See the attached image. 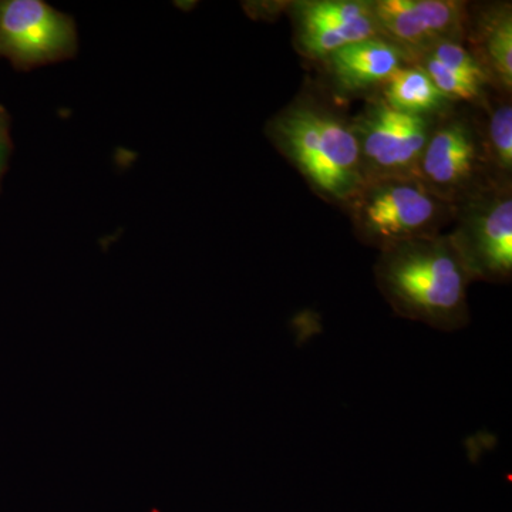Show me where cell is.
Masks as SVG:
<instances>
[{
	"label": "cell",
	"instance_id": "6da1fadb",
	"mask_svg": "<svg viewBox=\"0 0 512 512\" xmlns=\"http://www.w3.org/2000/svg\"><path fill=\"white\" fill-rule=\"evenodd\" d=\"M375 279L390 308L404 319L446 332L470 322L467 291L473 276L450 234L382 249Z\"/></svg>",
	"mask_w": 512,
	"mask_h": 512
},
{
	"label": "cell",
	"instance_id": "52a82bcc",
	"mask_svg": "<svg viewBox=\"0 0 512 512\" xmlns=\"http://www.w3.org/2000/svg\"><path fill=\"white\" fill-rule=\"evenodd\" d=\"M79 52L72 16L43 0H0V57L23 72L62 63Z\"/></svg>",
	"mask_w": 512,
	"mask_h": 512
},
{
	"label": "cell",
	"instance_id": "7a4b0ae2",
	"mask_svg": "<svg viewBox=\"0 0 512 512\" xmlns=\"http://www.w3.org/2000/svg\"><path fill=\"white\" fill-rule=\"evenodd\" d=\"M266 136L325 201L345 207L366 183L352 121L322 101L293 100L269 120Z\"/></svg>",
	"mask_w": 512,
	"mask_h": 512
},
{
	"label": "cell",
	"instance_id": "5b68a950",
	"mask_svg": "<svg viewBox=\"0 0 512 512\" xmlns=\"http://www.w3.org/2000/svg\"><path fill=\"white\" fill-rule=\"evenodd\" d=\"M448 232L473 281L505 284L512 276V184L495 183L456 205Z\"/></svg>",
	"mask_w": 512,
	"mask_h": 512
},
{
	"label": "cell",
	"instance_id": "5bb4252c",
	"mask_svg": "<svg viewBox=\"0 0 512 512\" xmlns=\"http://www.w3.org/2000/svg\"><path fill=\"white\" fill-rule=\"evenodd\" d=\"M13 144L10 137V116L5 107L0 106V184L12 156Z\"/></svg>",
	"mask_w": 512,
	"mask_h": 512
},
{
	"label": "cell",
	"instance_id": "30bf717a",
	"mask_svg": "<svg viewBox=\"0 0 512 512\" xmlns=\"http://www.w3.org/2000/svg\"><path fill=\"white\" fill-rule=\"evenodd\" d=\"M322 62L336 90L349 96L380 90L393 73L409 64V57L399 46L380 36L342 47Z\"/></svg>",
	"mask_w": 512,
	"mask_h": 512
},
{
	"label": "cell",
	"instance_id": "3957f363",
	"mask_svg": "<svg viewBox=\"0 0 512 512\" xmlns=\"http://www.w3.org/2000/svg\"><path fill=\"white\" fill-rule=\"evenodd\" d=\"M343 208L357 239L379 251L444 234L456 217V205L441 200L417 177L367 180Z\"/></svg>",
	"mask_w": 512,
	"mask_h": 512
},
{
	"label": "cell",
	"instance_id": "4fadbf2b",
	"mask_svg": "<svg viewBox=\"0 0 512 512\" xmlns=\"http://www.w3.org/2000/svg\"><path fill=\"white\" fill-rule=\"evenodd\" d=\"M495 93V92H494ZM491 93L483 110L487 121L483 124L484 144L491 170L497 180L511 183L512 175V106L510 96Z\"/></svg>",
	"mask_w": 512,
	"mask_h": 512
},
{
	"label": "cell",
	"instance_id": "ba28073f",
	"mask_svg": "<svg viewBox=\"0 0 512 512\" xmlns=\"http://www.w3.org/2000/svg\"><path fill=\"white\" fill-rule=\"evenodd\" d=\"M380 33L407 57L427 47L456 40L466 43L470 6L456 0H373Z\"/></svg>",
	"mask_w": 512,
	"mask_h": 512
},
{
	"label": "cell",
	"instance_id": "8992f818",
	"mask_svg": "<svg viewBox=\"0 0 512 512\" xmlns=\"http://www.w3.org/2000/svg\"><path fill=\"white\" fill-rule=\"evenodd\" d=\"M437 116H414L390 109L379 93L350 119L359 143L366 181L417 177Z\"/></svg>",
	"mask_w": 512,
	"mask_h": 512
},
{
	"label": "cell",
	"instance_id": "9c48e42d",
	"mask_svg": "<svg viewBox=\"0 0 512 512\" xmlns=\"http://www.w3.org/2000/svg\"><path fill=\"white\" fill-rule=\"evenodd\" d=\"M289 9L299 52L311 60L326 59L342 47L382 36L369 0H303L289 3Z\"/></svg>",
	"mask_w": 512,
	"mask_h": 512
},
{
	"label": "cell",
	"instance_id": "277c9868",
	"mask_svg": "<svg viewBox=\"0 0 512 512\" xmlns=\"http://www.w3.org/2000/svg\"><path fill=\"white\" fill-rule=\"evenodd\" d=\"M417 178L441 200L458 205L497 180L487 150L483 123L457 106L439 114L421 156Z\"/></svg>",
	"mask_w": 512,
	"mask_h": 512
},
{
	"label": "cell",
	"instance_id": "8fae6325",
	"mask_svg": "<svg viewBox=\"0 0 512 512\" xmlns=\"http://www.w3.org/2000/svg\"><path fill=\"white\" fill-rule=\"evenodd\" d=\"M467 46L490 77L494 90L511 97L512 8L510 2L483 5L471 13Z\"/></svg>",
	"mask_w": 512,
	"mask_h": 512
},
{
	"label": "cell",
	"instance_id": "7c38bea8",
	"mask_svg": "<svg viewBox=\"0 0 512 512\" xmlns=\"http://www.w3.org/2000/svg\"><path fill=\"white\" fill-rule=\"evenodd\" d=\"M379 94L390 109L414 116H439L457 106L434 86L424 70L413 64L393 73Z\"/></svg>",
	"mask_w": 512,
	"mask_h": 512
}]
</instances>
